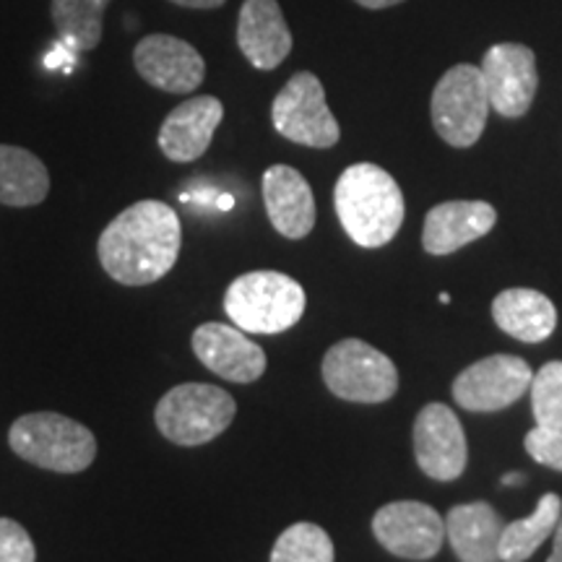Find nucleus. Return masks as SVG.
<instances>
[{
	"label": "nucleus",
	"mask_w": 562,
	"mask_h": 562,
	"mask_svg": "<svg viewBox=\"0 0 562 562\" xmlns=\"http://www.w3.org/2000/svg\"><path fill=\"white\" fill-rule=\"evenodd\" d=\"M180 245L182 227L175 209L165 201H138L102 229L97 252L117 284L146 286L172 271Z\"/></svg>",
	"instance_id": "obj_1"
},
{
	"label": "nucleus",
	"mask_w": 562,
	"mask_h": 562,
	"mask_svg": "<svg viewBox=\"0 0 562 562\" xmlns=\"http://www.w3.org/2000/svg\"><path fill=\"white\" fill-rule=\"evenodd\" d=\"M341 227L360 248H383L404 224V193L383 167L360 161L341 172L334 188Z\"/></svg>",
	"instance_id": "obj_2"
},
{
	"label": "nucleus",
	"mask_w": 562,
	"mask_h": 562,
	"mask_svg": "<svg viewBox=\"0 0 562 562\" xmlns=\"http://www.w3.org/2000/svg\"><path fill=\"white\" fill-rule=\"evenodd\" d=\"M11 451L19 459L58 474H79L97 459V438L81 422L55 412L24 414L9 430Z\"/></svg>",
	"instance_id": "obj_3"
},
{
	"label": "nucleus",
	"mask_w": 562,
	"mask_h": 562,
	"mask_svg": "<svg viewBox=\"0 0 562 562\" xmlns=\"http://www.w3.org/2000/svg\"><path fill=\"white\" fill-rule=\"evenodd\" d=\"M224 313L245 334L290 331L305 313V290L286 273L250 271L227 286Z\"/></svg>",
	"instance_id": "obj_4"
},
{
	"label": "nucleus",
	"mask_w": 562,
	"mask_h": 562,
	"mask_svg": "<svg viewBox=\"0 0 562 562\" xmlns=\"http://www.w3.org/2000/svg\"><path fill=\"white\" fill-rule=\"evenodd\" d=\"M235 398L220 385L182 383L159 398L154 422L175 446H203L227 430L235 419Z\"/></svg>",
	"instance_id": "obj_5"
},
{
	"label": "nucleus",
	"mask_w": 562,
	"mask_h": 562,
	"mask_svg": "<svg viewBox=\"0 0 562 562\" xmlns=\"http://www.w3.org/2000/svg\"><path fill=\"white\" fill-rule=\"evenodd\" d=\"M490 110L487 87H484L480 66L459 63V66L448 68L442 79L435 83L430 102L432 128L456 149H469L482 138Z\"/></svg>",
	"instance_id": "obj_6"
},
{
	"label": "nucleus",
	"mask_w": 562,
	"mask_h": 562,
	"mask_svg": "<svg viewBox=\"0 0 562 562\" xmlns=\"http://www.w3.org/2000/svg\"><path fill=\"white\" fill-rule=\"evenodd\" d=\"M323 381L344 402L383 404L398 389V370L368 341L344 339L323 357Z\"/></svg>",
	"instance_id": "obj_7"
},
{
	"label": "nucleus",
	"mask_w": 562,
	"mask_h": 562,
	"mask_svg": "<svg viewBox=\"0 0 562 562\" xmlns=\"http://www.w3.org/2000/svg\"><path fill=\"white\" fill-rule=\"evenodd\" d=\"M271 123L279 136L311 149H331L339 144L341 128L328 110L326 89L311 70H300L271 104Z\"/></svg>",
	"instance_id": "obj_8"
},
{
	"label": "nucleus",
	"mask_w": 562,
	"mask_h": 562,
	"mask_svg": "<svg viewBox=\"0 0 562 562\" xmlns=\"http://www.w3.org/2000/svg\"><path fill=\"white\" fill-rule=\"evenodd\" d=\"M482 79L487 87L490 108L497 115L524 117L531 110L539 89L537 55L518 42H497L482 58Z\"/></svg>",
	"instance_id": "obj_9"
},
{
	"label": "nucleus",
	"mask_w": 562,
	"mask_h": 562,
	"mask_svg": "<svg viewBox=\"0 0 562 562\" xmlns=\"http://www.w3.org/2000/svg\"><path fill=\"white\" fill-rule=\"evenodd\" d=\"M533 372L516 355H492L469 364L453 381V398L467 412L508 409L529 391Z\"/></svg>",
	"instance_id": "obj_10"
},
{
	"label": "nucleus",
	"mask_w": 562,
	"mask_h": 562,
	"mask_svg": "<svg viewBox=\"0 0 562 562\" xmlns=\"http://www.w3.org/2000/svg\"><path fill=\"white\" fill-rule=\"evenodd\" d=\"M372 533L385 550L404 560H430L446 539V521L427 503L398 501L383 505L372 518Z\"/></svg>",
	"instance_id": "obj_11"
},
{
	"label": "nucleus",
	"mask_w": 562,
	"mask_h": 562,
	"mask_svg": "<svg viewBox=\"0 0 562 562\" xmlns=\"http://www.w3.org/2000/svg\"><path fill=\"white\" fill-rule=\"evenodd\" d=\"M414 456L419 469L435 482L459 480L467 469L469 446L451 406L427 404L414 419Z\"/></svg>",
	"instance_id": "obj_12"
},
{
	"label": "nucleus",
	"mask_w": 562,
	"mask_h": 562,
	"mask_svg": "<svg viewBox=\"0 0 562 562\" xmlns=\"http://www.w3.org/2000/svg\"><path fill=\"white\" fill-rule=\"evenodd\" d=\"M136 74L167 94H191L206 79V60L191 42L172 34H149L133 50Z\"/></svg>",
	"instance_id": "obj_13"
},
{
	"label": "nucleus",
	"mask_w": 562,
	"mask_h": 562,
	"mask_svg": "<svg viewBox=\"0 0 562 562\" xmlns=\"http://www.w3.org/2000/svg\"><path fill=\"white\" fill-rule=\"evenodd\" d=\"M195 357L232 383H252L266 372V351L227 323H203L193 334Z\"/></svg>",
	"instance_id": "obj_14"
},
{
	"label": "nucleus",
	"mask_w": 562,
	"mask_h": 562,
	"mask_svg": "<svg viewBox=\"0 0 562 562\" xmlns=\"http://www.w3.org/2000/svg\"><path fill=\"white\" fill-rule=\"evenodd\" d=\"M224 117V104L216 97H191L165 117L159 128V149L170 161H195L209 151L211 138Z\"/></svg>",
	"instance_id": "obj_15"
},
{
	"label": "nucleus",
	"mask_w": 562,
	"mask_h": 562,
	"mask_svg": "<svg viewBox=\"0 0 562 562\" xmlns=\"http://www.w3.org/2000/svg\"><path fill=\"white\" fill-rule=\"evenodd\" d=\"M292 32L277 0H245L237 16V47L258 70H273L290 58Z\"/></svg>",
	"instance_id": "obj_16"
},
{
	"label": "nucleus",
	"mask_w": 562,
	"mask_h": 562,
	"mask_svg": "<svg viewBox=\"0 0 562 562\" xmlns=\"http://www.w3.org/2000/svg\"><path fill=\"white\" fill-rule=\"evenodd\" d=\"M263 203L269 222L286 240H302L315 227L311 182L290 165H273L263 172Z\"/></svg>",
	"instance_id": "obj_17"
},
{
	"label": "nucleus",
	"mask_w": 562,
	"mask_h": 562,
	"mask_svg": "<svg viewBox=\"0 0 562 562\" xmlns=\"http://www.w3.org/2000/svg\"><path fill=\"white\" fill-rule=\"evenodd\" d=\"M497 211L487 201H446L427 211L422 245L430 256H448L480 240L495 227Z\"/></svg>",
	"instance_id": "obj_18"
},
{
	"label": "nucleus",
	"mask_w": 562,
	"mask_h": 562,
	"mask_svg": "<svg viewBox=\"0 0 562 562\" xmlns=\"http://www.w3.org/2000/svg\"><path fill=\"white\" fill-rule=\"evenodd\" d=\"M503 529L501 513L490 503L456 505L446 518V537L461 562H501Z\"/></svg>",
	"instance_id": "obj_19"
},
{
	"label": "nucleus",
	"mask_w": 562,
	"mask_h": 562,
	"mask_svg": "<svg viewBox=\"0 0 562 562\" xmlns=\"http://www.w3.org/2000/svg\"><path fill=\"white\" fill-rule=\"evenodd\" d=\"M492 318L513 339L537 344L550 339L558 328L552 300L537 290H505L492 300Z\"/></svg>",
	"instance_id": "obj_20"
},
{
	"label": "nucleus",
	"mask_w": 562,
	"mask_h": 562,
	"mask_svg": "<svg viewBox=\"0 0 562 562\" xmlns=\"http://www.w3.org/2000/svg\"><path fill=\"white\" fill-rule=\"evenodd\" d=\"M50 193V172L30 149L0 144V203L11 209L40 206Z\"/></svg>",
	"instance_id": "obj_21"
},
{
	"label": "nucleus",
	"mask_w": 562,
	"mask_h": 562,
	"mask_svg": "<svg viewBox=\"0 0 562 562\" xmlns=\"http://www.w3.org/2000/svg\"><path fill=\"white\" fill-rule=\"evenodd\" d=\"M562 518V497L547 492L537 510L524 521L505 524L501 533V562H526L552 537Z\"/></svg>",
	"instance_id": "obj_22"
},
{
	"label": "nucleus",
	"mask_w": 562,
	"mask_h": 562,
	"mask_svg": "<svg viewBox=\"0 0 562 562\" xmlns=\"http://www.w3.org/2000/svg\"><path fill=\"white\" fill-rule=\"evenodd\" d=\"M112 0H53L50 16L60 42L74 53H89L102 42L104 11Z\"/></svg>",
	"instance_id": "obj_23"
},
{
	"label": "nucleus",
	"mask_w": 562,
	"mask_h": 562,
	"mask_svg": "<svg viewBox=\"0 0 562 562\" xmlns=\"http://www.w3.org/2000/svg\"><path fill=\"white\" fill-rule=\"evenodd\" d=\"M334 542L321 526L294 524L281 531L271 552V562H334Z\"/></svg>",
	"instance_id": "obj_24"
},
{
	"label": "nucleus",
	"mask_w": 562,
	"mask_h": 562,
	"mask_svg": "<svg viewBox=\"0 0 562 562\" xmlns=\"http://www.w3.org/2000/svg\"><path fill=\"white\" fill-rule=\"evenodd\" d=\"M529 391L537 427L562 430V362H547L531 378Z\"/></svg>",
	"instance_id": "obj_25"
},
{
	"label": "nucleus",
	"mask_w": 562,
	"mask_h": 562,
	"mask_svg": "<svg viewBox=\"0 0 562 562\" xmlns=\"http://www.w3.org/2000/svg\"><path fill=\"white\" fill-rule=\"evenodd\" d=\"M37 550H34L32 537L26 529L11 518H0V562H34Z\"/></svg>",
	"instance_id": "obj_26"
},
{
	"label": "nucleus",
	"mask_w": 562,
	"mask_h": 562,
	"mask_svg": "<svg viewBox=\"0 0 562 562\" xmlns=\"http://www.w3.org/2000/svg\"><path fill=\"white\" fill-rule=\"evenodd\" d=\"M524 446L533 461L544 463L554 472H562V430L533 427V430L526 432Z\"/></svg>",
	"instance_id": "obj_27"
},
{
	"label": "nucleus",
	"mask_w": 562,
	"mask_h": 562,
	"mask_svg": "<svg viewBox=\"0 0 562 562\" xmlns=\"http://www.w3.org/2000/svg\"><path fill=\"white\" fill-rule=\"evenodd\" d=\"M170 3L180 5V9H195V11H211V9H222L227 0H170Z\"/></svg>",
	"instance_id": "obj_28"
},
{
	"label": "nucleus",
	"mask_w": 562,
	"mask_h": 562,
	"mask_svg": "<svg viewBox=\"0 0 562 562\" xmlns=\"http://www.w3.org/2000/svg\"><path fill=\"white\" fill-rule=\"evenodd\" d=\"M355 3L368 11H383V9H393V5H402L404 0H355Z\"/></svg>",
	"instance_id": "obj_29"
},
{
	"label": "nucleus",
	"mask_w": 562,
	"mask_h": 562,
	"mask_svg": "<svg viewBox=\"0 0 562 562\" xmlns=\"http://www.w3.org/2000/svg\"><path fill=\"white\" fill-rule=\"evenodd\" d=\"M552 537H554V544H552L550 560H547V562H562V518H560L558 529H554Z\"/></svg>",
	"instance_id": "obj_30"
},
{
	"label": "nucleus",
	"mask_w": 562,
	"mask_h": 562,
	"mask_svg": "<svg viewBox=\"0 0 562 562\" xmlns=\"http://www.w3.org/2000/svg\"><path fill=\"white\" fill-rule=\"evenodd\" d=\"M524 482H526V476L521 472H513V474L503 476V484H508V487L510 484H524Z\"/></svg>",
	"instance_id": "obj_31"
},
{
	"label": "nucleus",
	"mask_w": 562,
	"mask_h": 562,
	"mask_svg": "<svg viewBox=\"0 0 562 562\" xmlns=\"http://www.w3.org/2000/svg\"><path fill=\"white\" fill-rule=\"evenodd\" d=\"M216 203H220V209H224V211H229L232 206H235V199H232V195H222V199H220V201H216Z\"/></svg>",
	"instance_id": "obj_32"
},
{
	"label": "nucleus",
	"mask_w": 562,
	"mask_h": 562,
	"mask_svg": "<svg viewBox=\"0 0 562 562\" xmlns=\"http://www.w3.org/2000/svg\"><path fill=\"white\" fill-rule=\"evenodd\" d=\"M440 302H442V305H448V302H451V294L442 292V294H440Z\"/></svg>",
	"instance_id": "obj_33"
}]
</instances>
